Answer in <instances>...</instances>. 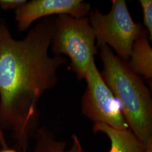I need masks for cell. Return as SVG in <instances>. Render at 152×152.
<instances>
[{
	"mask_svg": "<svg viewBox=\"0 0 152 152\" xmlns=\"http://www.w3.org/2000/svg\"><path fill=\"white\" fill-rule=\"evenodd\" d=\"M55 17L41 19L16 40L0 16V124L13 130L23 148L38 129L39 99L56 85L58 71L67 61L49 54Z\"/></svg>",
	"mask_w": 152,
	"mask_h": 152,
	"instance_id": "1",
	"label": "cell"
},
{
	"mask_svg": "<svg viewBox=\"0 0 152 152\" xmlns=\"http://www.w3.org/2000/svg\"><path fill=\"white\" fill-rule=\"evenodd\" d=\"M102 77L120 103L131 131L147 148H152V98L140 76L131 70L106 45L99 47Z\"/></svg>",
	"mask_w": 152,
	"mask_h": 152,
	"instance_id": "2",
	"label": "cell"
},
{
	"mask_svg": "<svg viewBox=\"0 0 152 152\" xmlns=\"http://www.w3.org/2000/svg\"><path fill=\"white\" fill-rule=\"evenodd\" d=\"M94 30L86 17L68 15L55 17L50 49L55 55H65L78 80L84 79L91 60L98 52Z\"/></svg>",
	"mask_w": 152,
	"mask_h": 152,
	"instance_id": "3",
	"label": "cell"
},
{
	"mask_svg": "<svg viewBox=\"0 0 152 152\" xmlns=\"http://www.w3.org/2000/svg\"><path fill=\"white\" fill-rule=\"evenodd\" d=\"M88 15L97 47L106 45L118 57L127 62L134 42L144 27L134 21L126 1L113 0L108 14L95 9Z\"/></svg>",
	"mask_w": 152,
	"mask_h": 152,
	"instance_id": "4",
	"label": "cell"
},
{
	"mask_svg": "<svg viewBox=\"0 0 152 152\" xmlns=\"http://www.w3.org/2000/svg\"><path fill=\"white\" fill-rule=\"evenodd\" d=\"M84 79L86 88L81 100L82 114L94 124L125 130L129 126L118 101L104 80L93 59Z\"/></svg>",
	"mask_w": 152,
	"mask_h": 152,
	"instance_id": "5",
	"label": "cell"
},
{
	"mask_svg": "<svg viewBox=\"0 0 152 152\" xmlns=\"http://www.w3.org/2000/svg\"><path fill=\"white\" fill-rule=\"evenodd\" d=\"M91 8L89 3L82 0H33L15 11L17 29L25 31L33 22L49 16L86 17Z\"/></svg>",
	"mask_w": 152,
	"mask_h": 152,
	"instance_id": "6",
	"label": "cell"
},
{
	"mask_svg": "<svg viewBox=\"0 0 152 152\" xmlns=\"http://www.w3.org/2000/svg\"><path fill=\"white\" fill-rule=\"evenodd\" d=\"M147 30L143 28L134 42L127 65L149 82L152 80V48Z\"/></svg>",
	"mask_w": 152,
	"mask_h": 152,
	"instance_id": "7",
	"label": "cell"
},
{
	"mask_svg": "<svg viewBox=\"0 0 152 152\" xmlns=\"http://www.w3.org/2000/svg\"><path fill=\"white\" fill-rule=\"evenodd\" d=\"M95 133L102 132L110 141L109 152H152V148H147L129 129L120 130L104 124H94Z\"/></svg>",
	"mask_w": 152,
	"mask_h": 152,
	"instance_id": "8",
	"label": "cell"
},
{
	"mask_svg": "<svg viewBox=\"0 0 152 152\" xmlns=\"http://www.w3.org/2000/svg\"><path fill=\"white\" fill-rule=\"evenodd\" d=\"M34 137V152H83L81 143L76 135H72L69 148L67 147L66 142L58 140L54 134L45 127L38 128Z\"/></svg>",
	"mask_w": 152,
	"mask_h": 152,
	"instance_id": "9",
	"label": "cell"
},
{
	"mask_svg": "<svg viewBox=\"0 0 152 152\" xmlns=\"http://www.w3.org/2000/svg\"><path fill=\"white\" fill-rule=\"evenodd\" d=\"M141 6L143 22L145 29L147 30L150 40L152 39V0H139Z\"/></svg>",
	"mask_w": 152,
	"mask_h": 152,
	"instance_id": "10",
	"label": "cell"
},
{
	"mask_svg": "<svg viewBox=\"0 0 152 152\" xmlns=\"http://www.w3.org/2000/svg\"><path fill=\"white\" fill-rule=\"evenodd\" d=\"M27 1L26 0H0V7L3 10H16L21 8Z\"/></svg>",
	"mask_w": 152,
	"mask_h": 152,
	"instance_id": "11",
	"label": "cell"
},
{
	"mask_svg": "<svg viewBox=\"0 0 152 152\" xmlns=\"http://www.w3.org/2000/svg\"><path fill=\"white\" fill-rule=\"evenodd\" d=\"M0 144L1 146L4 149H6L7 148V142L6 140L5 136L4 135V133L2 131V128L0 124Z\"/></svg>",
	"mask_w": 152,
	"mask_h": 152,
	"instance_id": "12",
	"label": "cell"
},
{
	"mask_svg": "<svg viewBox=\"0 0 152 152\" xmlns=\"http://www.w3.org/2000/svg\"><path fill=\"white\" fill-rule=\"evenodd\" d=\"M0 152H16L14 150H12V149H8L7 148L6 149H4L3 151H0Z\"/></svg>",
	"mask_w": 152,
	"mask_h": 152,
	"instance_id": "13",
	"label": "cell"
}]
</instances>
